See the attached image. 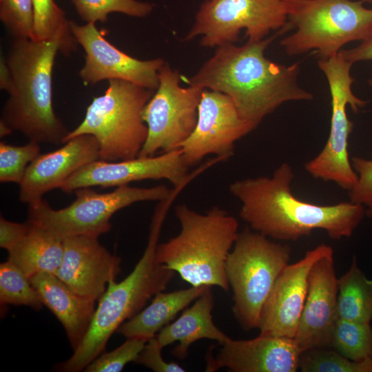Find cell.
Masks as SVG:
<instances>
[{"instance_id":"obj_1","label":"cell","mask_w":372,"mask_h":372,"mask_svg":"<svg viewBox=\"0 0 372 372\" xmlns=\"http://www.w3.org/2000/svg\"><path fill=\"white\" fill-rule=\"evenodd\" d=\"M291 29L287 23L262 40L248 41L241 46H218L213 56L187 80L188 84L225 94L241 116L255 127L287 102L312 100L313 94L298 84L299 63L286 65L265 56L276 37Z\"/></svg>"},{"instance_id":"obj_2","label":"cell","mask_w":372,"mask_h":372,"mask_svg":"<svg viewBox=\"0 0 372 372\" xmlns=\"http://www.w3.org/2000/svg\"><path fill=\"white\" fill-rule=\"evenodd\" d=\"M294 175L283 163L271 176L231 183L229 192L241 203L240 217L251 229L282 241H296L315 229L334 240L350 237L366 215L364 207L350 200L330 205L302 200L292 192Z\"/></svg>"},{"instance_id":"obj_3","label":"cell","mask_w":372,"mask_h":372,"mask_svg":"<svg viewBox=\"0 0 372 372\" xmlns=\"http://www.w3.org/2000/svg\"><path fill=\"white\" fill-rule=\"evenodd\" d=\"M170 200L161 201L152 217L147 245L132 271L122 281L111 280L99 299L90 326L79 347L58 369L78 372L100 354L118 327L137 314L147 302L164 291L175 271L160 263L156 257L158 239Z\"/></svg>"},{"instance_id":"obj_4","label":"cell","mask_w":372,"mask_h":372,"mask_svg":"<svg viewBox=\"0 0 372 372\" xmlns=\"http://www.w3.org/2000/svg\"><path fill=\"white\" fill-rule=\"evenodd\" d=\"M61 50V42L56 39H14L6 56L14 87L1 121L39 144L64 143L70 132L53 107V67Z\"/></svg>"},{"instance_id":"obj_5","label":"cell","mask_w":372,"mask_h":372,"mask_svg":"<svg viewBox=\"0 0 372 372\" xmlns=\"http://www.w3.org/2000/svg\"><path fill=\"white\" fill-rule=\"evenodd\" d=\"M180 231L156 248L158 262L191 286H217L228 291L226 262L238 234V222L214 207L205 214L186 205L176 208Z\"/></svg>"},{"instance_id":"obj_6","label":"cell","mask_w":372,"mask_h":372,"mask_svg":"<svg viewBox=\"0 0 372 372\" xmlns=\"http://www.w3.org/2000/svg\"><path fill=\"white\" fill-rule=\"evenodd\" d=\"M372 0H286L287 22L295 31L280 45L290 55L313 50L319 59L337 55L352 41L372 34Z\"/></svg>"},{"instance_id":"obj_7","label":"cell","mask_w":372,"mask_h":372,"mask_svg":"<svg viewBox=\"0 0 372 372\" xmlns=\"http://www.w3.org/2000/svg\"><path fill=\"white\" fill-rule=\"evenodd\" d=\"M108 82L105 93L93 99L83 120L69 132L65 143L89 134L99 143L101 160L134 158L147 138V127L142 113L154 90L123 80Z\"/></svg>"},{"instance_id":"obj_8","label":"cell","mask_w":372,"mask_h":372,"mask_svg":"<svg viewBox=\"0 0 372 372\" xmlns=\"http://www.w3.org/2000/svg\"><path fill=\"white\" fill-rule=\"evenodd\" d=\"M291 247L246 227L239 232L226 262L233 291L232 311L246 331L258 329L262 307L282 269Z\"/></svg>"},{"instance_id":"obj_9","label":"cell","mask_w":372,"mask_h":372,"mask_svg":"<svg viewBox=\"0 0 372 372\" xmlns=\"http://www.w3.org/2000/svg\"><path fill=\"white\" fill-rule=\"evenodd\" d=\"M172 192L165 185L143 188L126 185L107 193L81 188L74 192L75 200L63 209H54L43 199L28 205V221L62 240L81 235L98 238L110 231V219L116 211L138 202L161 201Z\"/></svg>"},{"instance_id":"obj_10","label":"cell","mask_w":372,"mask_h":372,"mask_svg":"<svg viewBox=\"0 0 372 372\" xmlns=\"http://www.w3.org/2000/svg\"><path fill=\"white\" fill-rule=\"evenodd\" d=\"M352 65L340 52L332 57L318 60V67L327 78L331 94L330 130L322 149L304 165L313 177L333 182L348 191L355 185L358 175L349 156V138L353 123L348 118L347 107L349 105L357 113L367 104L352 91Z\"/></svg>"},{"instance_id":"obj_11","label":"cell","mask_w":372,"mask_h":372,"mask_svg":"<svg viewBox=\"0 0 372 372\" xmlns=\"http://www.w3.org/2000/svg\"><path fill=\"white\" fill-rule=\"evenodd\" d=\"M287 24L286 0H206L185 41L202 36L203 47L234 43L241 30L248 41L264 39Z\"/></svg>"},{"instance_id":"obj_12","label":"cell","mask_w":372,"mask_h":372,"mask_svg":"<svg viewBox=\"0 0 372 372\" xmlns=\"http://www.w3.org/2000/svg\"><path fill=\"white\" fill-rule=\"evenodd\" d=\"M158 76L156 91L142 113L147 135L138 156L141 157L180 149L197 122L203 89L192 85L181 87L180 74L167 63L161 68Z\"/></svg>"},{"instance_id":"obj_13","label":"cell","mask_w":372,"mask_h":372,"mask_svg":"<svg viewBox=\"0 0 372 372\" xmlns=\"http://www.w3.org/2000/svg\"><path fill=\"white\" fill-rule=\"evenodd\" d=\"M214 164V161L209 160L189 175V166L180 149L163 152L158 156H137L118 161L99 159L75 172L61 189L65 193H72L84 187H117L147 179H165L177 187L191 180Z\"/></svg>"},{"instance_id":"obj_14","label":"cell","mask_w":372,"mask_h":372,"mask_svg":"<svg viewBox=\"0 0 372 372\" xmlns=\"http://www.w3.org/2000/svg\"><path fill=\"white\" fill-rule=\"evenodd\" d=\"M255 127L227 95L203 89L195 128L180 147L183 156L189 167L209 154L228 159L235 143Z\"/></svg>"},{"instance_id":"obj_15","label":"cell","mask_w":372,"mask_h":372,"mask_svg":"<svg viewBox=\"0 0 372 372\" xmlns=\"http://www.w3.org/2000/svg\"><path fill=\"white\" fill-rule=\"evenodd\" d=\"M95 24L70 23L74 37L85 52V63L79 73L83 83L92 85L117 79L156 90L159 71L165 63L163 59L144 61L125 54L105 39Z\"/></svg>"},{"instance_id":"obj_16","label":"cell","mask_w":372,"mask_h":372,"mask_svg":"<svg viewBox=\"0 0 372 372\" xmlns=\"http://www.w3.org/2000/svg\"><path fill=\"white\" fill-rule=\"evenodd\" d=\"M333 252L331 246L320 244L282 269L262 307L258 327L260 335L294 338L307 297L311 268L318 259Z\"/></svg>"},{"instance_id":"obj_17","label":"cell","mask_w":372,"mask_h":372,"mask_svg":"<svg viewBox=\"0 0 372 372\" xmlns=\"http://www.w3.org/2000/svg\"><path fill=\"white\" fill-rule=\"evenodd\" d=\"M338 280L333 252L320 258L312 265L305 302L293 338L301 352L330 347L338 320Z\"/></svg>"},{"instance_id":"obj_18","label":"cell","mask_w":372,"mask_h":372,"mask_svg":"<svg viewBox=\"0 0 372 372\" xmlns=\"http://www.w3.org/2000/svg\"><path fill=\"white\" fill-rule=\"evenodd\" d=\"M63 242V258L55 276L79 296L99 300L119 273L121 258L101 245L97 237L72 236Z\"/></svg>"},{"instance_id":"obj_19","label":"cell","mask_w":372,"mask_h":372,"mask_svg":"<svg viewBox=\"0 0 372 372\" xmlns=\"http://www.w3.org/2000/svg\"><path fill=\"white\" fill-rule=\"evenodd\" d=\"M99 159V143L89 134L76 136L54 151L39 154L19 184V200L28 205L41 200L46 193L61 189L75 172Z\"/></svg>"},{"instance_id":"obj_20","label":"cell","mask_w":372,"mask_h":372,"mask_svg":"<svg viewBox=\"0 0 372 372\" xmlns=\"http://www.w3.org/2000/svg\"><path fill=\"white\" fill-rule=\"evenodd\" d=\"M216 357H208L207 371L223 367L232 372H296L301 351L293 338L259 335L251 340H233L224 344Z\"/></svg>"},{"instance_id":"obj_21","label":"cell","mask_w":372,"mask_h":372,"mask_svg":"<svg viewBox=\"0 0 372 372\" xmlns=\"http://www.w3.org/2000/svg\"><path fill=\"white\" fill-rule=\"evenodd\" d=\"M42 303L65 329L73 350L82 342L92 322L96 301L74 292L56 276L42 272L30 278Z\"/></svg>"},{"instance_id":"obj_22","label":"cell","mask_w":372,"mask_h":372,"mask_svg":"<svg viewBox=\"0 0 372 372\" xmlns=\"http://www.w3.org/2000/svg\"><path fill=\"white\" fill-rule=\"evenodd\" d=\"M214 306L211 287H207L177 320L164 327L156 335L161 346L164 348L178 342L172 354L183 360L187 358L190 346L198 340L209 339L224 344L230 337L214 324L211 314Z\"/></svg>"},{"instance_id":"obj_23","label":"cell","mask_w":372,"mask_h":372,"mask_svg":"<svg viewBox=\"0 0 372 372\" xmlns=\"http://www.w3.org/2000/svg\"><path fill=\"white\" fill-rule=\"evenodd\" d=\"M207 287L209 286H192L168 293L161 291L154 296L145 309L124 322L116 331L127 338H140L148 340L197 299Z\"/></svg>"},{"instance_id":"obj_24","label":"cell","mask_w":372,"mask_h":372,"mask_svg":"<svg viewBox=\"0 0 372 372\" xmlns=\"http://www.w3.org/2000/svg\"><path fill=\"white\" fill-rule=\"evenodd\" d=\"M28 222L25 234L8 251V260L20 268L29 279L42 272L55 275L63 258V240L45 228Z\"/></svg>"},{"instance_id":"obj_25","label":"cell","mask_w":372,"mask_h":372,"mask_svg":"<svg viewBox=\"0 0 372 372\" xmlns=\"http://www.w3.org/2000/svg\"><path fill=\"white\" fill-rule=\"evenodd\" d=\"M338 318L369 322L372 320V280L359 268L355 257L338 280Z\"/></svg>"},{"instance_id":"obj_26","label":"cell","mask_w":372,"mask_h":372,"mask_svg":"<svg viewBox=\"0 0 372 372\" xmlns=\"http://www.w3.org/2000/svg\"><path fill=\"white\" fill-rule=\"evenodd\" d=\"M34 36L38 41L58 39L61 44V53L74 52L78 43L71 30V21L54 0H32Z\"/></svg>"},{"instance_id":"obj_27","label":"cell","mask_w":372,"mask_h":372,"mask_svg":"<svg viewBox=\"0 0 372 372\" xmlns=\"http://www.w3.org/2000/svg\"><path fill=\"white\" fill-rule=\"evenodd\" d=\"M330 347L355 362L372 358V328L370 323L338 318Z\"/></svg>"},{"instance_id":"obj_28","label":"cell","mask_w":372,"mask_h":372,"mask_svg":"<svg viewBox=\"0 0 372 372\" xmlns=\"http://www.w3.org/2000/svg\"><path fill=\"white\" fill-rule=\"evenodd\" d=\"M0 303L25 305L36 310L43 304L30 279L9 260L0 265Z\"/></svg>"},{"instance_id":"obj_29","label":"cell","mask_w":372,"mask_h":372,"mask_svg":"<svg viewBox=\"0 0 372 372\" xmlns=\"http://www.w3.org/2000/svg\"><path fill=\"white\" fill-rule=\"evenodd\" d=\"M79 17L85 23L105 22L108 15L118 12L134 17H145L153 4L138 0H71Z\"/></svg>"},{"instance_id":"obj_30","label":"cell","mask_w":372,"mask_h":372,"mask_svg":"<svg viewBox=\"0 0 372 372\" xmlns=\"http://www.w3.org/2000/svg\"><path fill=\"white\" fill-rule=\"evenodd\" d=\"M299 369L302 372H372V358L351 360L331 347L302 351Z\"/></svg>"},{"instance_id":"obj_31","label":"cell","mask_w":372,"mask_h":372,"mask_svg":"<svg viewBox=\"0 0 372 372\" xmlns=\"http://www.w3.org/2000/svg\"><path fill=\"white\" fill-rule=\"evenodd\" d=\"M40 154V144L30 141L23 145L0 143V182H21L30 163Z\"/></svg>"},{"instance_id":"obj_32","label":"cell","mask_w":372,"mask_h":372,"mask_svg":"<svg viewBox=\"0 0 372 372\" xmlns=\"http://www.w3.org/2000/svg\"><path fill=\"white\" fill-rule=\"evenodd\" d=\"M0 20L14 39H33L32 0H0Z\"/></svg>"},{"instance_id":"obj_33","label":"cell","mask_w":372,"mask_h":372,"mask_svg":"<svg viewBox=\"0 0 372 372\" xmlns=\"http://www.w3.org/2000/svg\"><path fill=\"white\" fill-rule=\"evenodd\" d=\"M147 340L127 338L121 345L110 352H103L84 369L86 372H119L130 362H134Z\"/></svg>"},{"instance_id":"obj_34","label":"cell","mask_w":372,"mask_h":372,"mask_svg":"<svg viewBox=\"0 0 372 372\" xmlns=\"http://www.w3.org/2000/svg\"><path fill=\"white\" fill-rule=\"evenodd\" d=\"M351 162L358 180L349 191V200L365 207L366 215L372 218V157L366 159L353 156Z\"/></svg>"},{"instance_id":"obj_35","label":"cell","mask_w":372,"mask_h":372,"mask_svg":"<svg viewBox=\"0 0 372 372\" xmlns=\"http://www.w3.org/2000/svg\"><path fill=\"white\" fill-rule=\"evenodd\" d=\"M163 349L156 337L152 338L147 340L134 362L143 365L155 372L185 371L178 363L165 361L161 355Z\"/></svg>"},{"instance_id":"obj_36","label":"cell","mask_w":372,"mask_h":372,"mask_svg":"<svg viewBox=\"0 0 372 372\" xmlns=\"http://www.w3.org/2000/svg\"><path fill=\"white\" fill-rule=\"evenodd\" d=\"M29 227L27 221L25 223H19L6 220L2 216L0 218V247L8 251L25 234Z\"/></svg>"},{"instance_id":"obj_37","label":"cell","mask_w":372,"mask_h":372,"mask_svg":"<svg viewBox=\"0 0 372 372\" xmlns=\"http://www.w3.org/2000/svg\"><path fill=\"white\" fill-rule=\"evenodd\" d=\"M340 52L344 58L352 64L358 61L372 60V34L355 48L342 49ZM368 83L372 87V78Z\"/></svg>"},{"instance_id":"obj_38","label":"cell","mask_w":372,"mask_h":372,"mask_svg":"<svg viewBox=\"0 0 372 372\" xmlns=\"http://www.w3.org/2000/svg\"><path fill=\"white\" fill-rule=\"evenodd\" d=\"M13 87V78L6 58L1 56L0 59V88L9 94L12 92Z\"/></svg>"},{"instance_id":"obj_39","label":"cell","mask_w":372,"mask_h":372,"mask_svg":"<svg viewBox=\"0 0 372 372\" xmlns=\"http://www.w3.org/2000/svg\"><path fill=\"white\" fill-rule=\"evenodd\" d=\"M13 130L3 121L0 120V136L5 137L12 133Z\"/></svg>"}]
</instances>
